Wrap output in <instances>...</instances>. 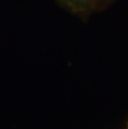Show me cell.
<instances>
[{
    "label": "cell",
    "mask_w": 128,
    "mask_h": 129,
    "mask_svg": "<svg viewBox=\"0 0 128 129\" xmlns=\"http://www.w3.org/2000/svg\"><path fill=\"white\" fill-rule=\"evenodd\" d=\"M73 14L86 19L94 13L107 9L117 0H56Z\"/></svg>",
    "instance_id": "6da1fadb"
},
{
    "label": "cell",
    "mask_w": 128,
    "mask_h": 129,
    "mask_svg": "<svg viewBox=\"0 0 128 129\" xmlns=\"http://www.w3.org/2000/svg\"><path fill=\"white\" fill-rule=\"evenodd\" d=\"M127 129H128V128H127Z\"/></svg>",
    "instance_id": "7a4b0ae2"
}]
</instances>
